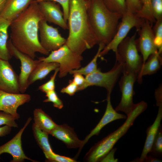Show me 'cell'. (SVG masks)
I'll use <instances>...</instances> for the list:
<instances>
[{
	"mask_svg": "<svg viewBox=\"0 0 162 162\" xmlns=\"http://www.w3.org/2000/svg\"><path fill=\"white\" fill-rule=\"evenodd\" d=\"M44 19L38 2L33 0L28 7L10 23V39L14 46L33 59L39 52L46 56L48 51L41 45L39 38V25Z\"/></svg>",
	"mask_w": 162,
	"mask_h": 162,
	"instance_id": "1",
	"label": "cell"
},
{
	"mask_svg": "<svg viewBox=\"0 0 162 162\" xmlns=\"http://www.w3.org/2000/svg\"><path fill=\"white\" fill-rule=\"evenodd\" d=\"M88 0L70 1L69 33L65 44L73 51L81 55L99 43L88 18Z\"/></svg>",
	"mask_w": 162,
	"mask_h": 162,
	"instance_id": "2",
	"label": "cell"
},
{
	"mask_svg": "<svg viewBox=\"0 0 162 162\" xmlns=\"http://www.w3.org/2000/svg\"><path fill=\"white\" fill-rule=\"evenodd\" d=\"M87 12L98 44L106 46L117 32L123 14L110 11L102 0H88Z\"/></svg>",
	"mask_w": 162,
	"mask_h": 162,
	"instance_id": "3",
	"label": "cell"
},
{
	"mask_svg": "<svg viewBox=\"0 0 162 162\" xmlns=\"http://www.w3.org/2000/svg\"><path fill=\"white\" fill-rule=\"evenodd\" d=\"M147 106V103L144 101L136 104L124 122L116 130L92 146L85 155L84 160L88 162L100 161L113 148L118 141L126 133L135 119L146 109Z\"/></svg>",
	"mask_w": 162,
	"mask_h": 162,
	"instance_id": "4",
	"label": "cell"
},
{
	"mask_svg": "<svg viewBox=\"0 0 162 162\" xmlns=\"http://www.w3.org/2000/svg\"><path fill=\"white\" fill-rule=\"evenodd\" d=\"M136 36L135 33L130 37H126L118 45L115 55L116 60L122 64V73H132L138 76L143 61L138 53Z\"/></svg>",
	"mask_w": 162,
	"mask_h": 162,
	"instance_id": "5",
	"label": "cell"
},
{
	"mask_svg": "<svg viewBox=\"0 0 162 162\" xmlns=\"http://www.w3.org/2000/svg\"><path fill=\"white\" fill-rule=\"evenodd\" d=\"M40 61L54 62L59 65V77L66 76L72 70L81 67V62L83 59L82 55L71 50L65 44L58 49L51 52L46 57L38 58Z\"/></svg>",
	"mask_w": 162,
	"mask_h": 162,
	"instance_id": "6",
	"label": "cell"
},
{
	"mask_svg": "<svg viewBox=\"0 0 162 162\" xmlns=\"http://www.w3.org/2000/svg\"><path fill=\"white\" fill-rule=\"evenodd\" d=\"M121 19L117 32L111 41L100 52L99 57L104 56L111 50L116 54L118 45L127 37L130 30L135 27L138 31L145 20L128 12L123 14Z\"/></svg>",
	"mask_w": 162,
	"mask_h": 162,
	"instance_id": "7",
	"label": "cell"
},
{
	"mask_svg": "<svg viewBox=\"0 0 162 162\" xmlns=\"http://www.w3.org/2000/svg\"><path fill=\"white\" fill-rule=\"evenodd\" d=\"M122 70L121 63L116 60L114 66L110 70L103 72L98 69L86 76V88L93 86L102 87L106 89L107 93L111 94Z\"/></svg>",
	"mask_w": 162,
	"mask_h": 162,
	"instance_id": "8",
	"label": "cell"
},
{
	"mask_svg": "<svg viewBox=\"0 0 162 162\" xmlns=\"http://www.w3.org/2000/svg\"><path fill=\"white\" fill-rule=\"evenodd\" d=\"M122 73L123 75L119 83L122 93L121 99L115 110L116 111L124 112L128 116L132 112L136 104L133 102V97L135 94L134 86L137 80V76L132 73Z\"/></svg>",
	"mask_w": 162,
	"mask_h": 162,
	"instance_id": "9",
	"label": "cell"
},
{
	"mask_svg": "<svg viewBox=\"0 0 162 162\" xmlns=\"http://www.w3.org/2000/svg\"><path fill=\"white\" fill-rule=\"evenodd\" d=\"M7 46L12 56L19 59L20 62V72L19 76L20 90V93H24L29 86V76L39 61L18 50L14 46L10 39L8 41Z\"/></svg>",
	"mask_w": 162,
	"mask_h": 162,
	"instance_id": "10",
	"label": "cell"
},
{
	"mask_svg": "<svg viewBox=\"0 0 162 162\" xmlns=\"http://www.w3.org/2000/svg\"><path fill=\"white\" fill-rule=\"evenodd\" d=\"M47 22L43 19L39 23V40L43 47L50 52L59 48L65 44L66 39L62 36L57 28Z\"/></svg>",
	"mask_w": 162,
	"mask_h": 162,
	"instance_id": "11",
	"label": "cell"
},
{
	"mask_svg": "<svg viewBox=\"0 0 162 162\" xmlns=\"http://www.w3.org/2000/svg\"><path fill=\"white\" fill-rule=\"evenodd\" d=\"M137 31L139 38L136 39V43L138 50L142 56L143 65L150 55L158 50L154 43L152 26L148 21L145 19Z\"/></svg>",
	"mask_w": 162,
	"mask_h": 162,
	"instance_id": "12",
	"label": "cell"
},
{
	"mask_svg": "<svg viewBox=\"0 0 162 162\" xmlns=\"http://www.w3.org/2000/svg\"><path fill=\"white\" fill-rule=\"evenodd\" d=\"M32 120L28 118L24 126L10 140L0 146V155L4 153L10 154L12 157V162H22L25 159L37 162L27 157L24 153L22 146V136L24 130Z\"/></svg>",
	"mask_w": 162,
	"mask_h": 162,
	"instance_id": "13",
	"label": "cell"
},
{
	"mask_svg": "<svg viewBox=\"0 0 162 162\" xmlns=\"http://www.w3.org/2000/svg\"><path fill=\"white\" fill-rule=\"evenodd\" d=\"M0 90L13 94L20 92L19 76L9 61L0 59Z\"/></svg>",
	"mask_w": 162,
	"mask_h": 162,
	"instance_id": "14",
	"label": "cell"
},
{
	"mask_svg": "<svg viewBox=\"0 0 162 162\" xmlns=\"http://www.w3.org/2000/svg\"><path fill=\"white\" fill-rule=\"evenodd\" d=\"M31 99L30 95L28 94H13L0 90V111L9 113L19 118L18 108L29 102Z\"/></svg>",
	"mask_w": 162,
	"mask_h": 162,
	"instance_id": "15",
	"label": "cell"
},
{
	"mask_svg": "<svg viewBox=\"0 0 162 162\" xmlns=\"http://www.w3.org/2000/svg\"><path fill=\"white\" fill-rule=\"evenodd\" d=\"M39 10L47 22L53 23L64 29H68V25L65 21L63 13L60 6L55 2L43 1L38 2Z\"/></svg>",
	"mask_w": 162,
	"mask_h": 162,
	"instance_id": "16",
	"label": "cell"
},
{
	"mask_svg": "<svg viewBox=\"0 0 162 162\" xmlns=\"http://www.w3.org/2000/svg\"><path fill=\"white\" fill-rule=\"evenodd\" d=\"M63 142L69 148H79L77 154L81 150L82 140L78 137L73 128L67 124H57L50 134Z\"/></svg>",
	"mask_w": 162,
	"mask_h": 162,
	"instance_id": "17",
	"label": "cell"
},
{
	"mask_svg": "<svg viewBox=\"0 0 162 162\" xmlns=\"http://www.w3.org/2000/svg\"><path fill=\"white\" fill-rule=\"evenodd\" d=\"M111 94L107 93L106 107L103 116L96 126L82 140V149L92 137L98 135L102 129L106 125L115 120L126 118V116L118 113L112 107L111 101Z\"/></svg>",
	"mask_w": 162,
	"mask_h": 162,
	"instance_id": "18",
	"label": "cell"
},
{
	"mask_svg": "<svg viewBox=\"0 0 162 162\" xmlns=\"http://www.w3.org/2000/svg\"><path fill=\"white\" fill-rule=\"evenodd\" d=\"M33 0H7L0 17L11 22L29 6Z\"/></svg>",
	"mask_w": 162,
	"mask_h": 162,
	"instance_id": "19",
	"label": "cell"
},
{
	"mask_svg": "<svg viewBox=\"0 0 162 162\" xmlns=\"http://www.w3.org/2000/svg\"><path fill=\"white\" fill-rule=\"evenodd\" d=\"M162 118V105L158 106V110L156 117L153 124L146 130L147 136L144 148L140 157L135 159L134 161L142 162L150 151L160 124Z\"/></svg>",
	"mask_w": 162,
	"mask_h": 162,
	"instance_id": "20",
	"label": "cell"
},
{
	"mask_svg": "<svg viewBox=\"0 0 162 162\" xmlns=\"http://www.w3.org/2000/svg\"><path fill=\"white\" fill-rule=\"evenodd\" d=\"M161 53L158 51L150 55L142 65L138 75L137 81L139 83L142 81V77L156 73L160 68L162 60Z\"/></svg>",
	"mask_w": 162,
	"mask_h": 162,
	"instance_id": "21",
	"label": "cell"
},
{
	"mask_svg": "<svg viewBox=\"0 0 162 162\" xmlns=\"http://www.w3.org/2000/svg\"><path fill=\"white\" fill-rule=\"evenodd\" d=\"M39 61L29 76V86L37 80L45 78L50 72L55 70L59 67V64L56 62Z\"/></svg>",
	"mask_w": 162,
	"mask_h": 162,
	"instance_id": "22",
	"label": "cell"
},
{
	"mask_svg": "<svg viewBox=\"0 0 162 162\" xmlns=\"http://www.w3.org/2000/svg\"><path fill=\"white\" fill-rule=\"evenodd\" d=\"M34 123L40 129L49 134L56 126L52 118L41 108H36L33 111Z\"/></svg>",
	"mask_w": 162,
	"mask_h": 162,
	"instance_id": "23",
	"label": "cell"
},
{
	"mask_svg": "<svg viewBox=\"0 0 162 162\" xmlns=\"http://www.w3.org/2000/svg\"><path fill=\"white\" fill-rule=\"evenodd\" d=\"M11 22L0 17V59L9 61L12 56L7 46L8 29Z\"/></svg>",
	"mask_w": 162,
	"mask_h": 162,
	"instance_id": "24",
	"label": "cell"
},
{
	"mask_svg": "<svg viewBox=\"0 0 162 162\" xmlns=\"http://www.w3.org/2000/svg\"><path fill=\"white\" fill-rule=\"evenodd\" d=\"M32 130L35 139L45 155L53 152L49 142V134L41 130L34 123L32 126Z\"/></svg>",
	"mask_w": 162,
	"mask_h": 162,
	"instance_id": "25",
	"label": "cell"
},
{
	"mask_svg": "<svg viewBox=\"0 0 162 162\" xmlns=\"http://www.w3.org/2000/svg\"><path fill=\"white\" fill-rule=\"evenodd\" d=\"M98 51L91 62L85 66L72 70L69 73L71 74L74 73H79L86 76L91 74L98 69V68L97 61L100 52L105 46L104 44H100Z\"/></svg>",
	"mask_w": 162,
	"mask_h": 162,
	"instance_id": "26",
	"label": "cell"
},
{
	"mask_svg": "<svg viewBox=\"0 0 162 162\" xmlns=\"http://www.w3.org/2000/svg\"><path fill=\"white\" fill-rule=\"evenodd\" d=\"M139 0L141 5V8L136 15L140 18L148 21L152 26L156 20L153 17L152 10V0Z\"/></svg>",
	"mask_w": 162,
	"mask_h": 162,
	"instance_id": "27",
	"label": "cell"
},
{
	"mask_svg": "<svg viewBox=\"0 0 162 162\" xmlns=\"http://www.w3.org/2000/svg\"><path fill=\"white\" fill-rule=\"evenodd\" d=\"M107 8L111 12L123 14L127 11L126 0H102Z\"/></svg>",
	"mask_w": 162,
	"mask_h": 162,
	"instance_id": "28",
	"label": "cell"
},
{
	"mask_svg": "<svg viewBox=\"0 0 162 162\" xmlns=\"http://www.w3.org/2000/svg\"><path fill=\"white\" fill-rule=\"evenodd\" d=\"M152 28L154 35V43L158 51L162 52V19L156 20Z\"/></svg>",
	"mask_w": 162,
	"mask_h": 162,
	"instance_id": "29",
	"label": "cell"
},
{
	"mask_svg": "<svg viewBox=\"0 0 162 162\" xmlns=\"http://www.w3.org/2000/svg\"><path fill=\"white\" fill-rule=\"evenodd\" d=\"M162 153V129L161 125L160 126L154 142L151 149L148 153L156 157L160 156Z\"/></svg>",
	"mask_w": 162,
	"mask_h": 162,
	"instance_id": "30",
	"label": "cell"
},
{
	"mask_svg": "<svg viewBox=\"0 0 162 162\" xmlns=\"http://www.w3.org/2000/svg\"><path fill=\"white\" fill-rule=\"evenodd\" d=\"M18 118L11 114L0 111V126L5 125L11 128H18V125L15 120Z\"/></svg>",
	"mask_w": 162,
	"mask_h": 162,
	"instance_id": "31",
	"label": "cell"
},
{
	"mask_svg": "<svg viewBox=\"0 0 162 162\" xmlns=\"http://www.w3.org/2000/svg\"><path fill=\"white\" fill-rule=\"evenodd\" d=\"M47 98L44 100V102H51L55 107L62 109L63 107L62 101L59 98L55 90L47 92L46 93Z\"/></svg>",
	"mask_w": 162,
	"mask_h": 162,
	"instance_id": "32",
	"label": "cell"
},
{
	"mask_svg": "<svg viewBox=\"0 0 162 162\" xmlns=\"http://www.w3.org/2000/svg\"><path fill=\"white\" fill-rule=\"evenodd\" d=\"M59 72L58 68L55 70V72L51 76L50 79L46 82L40 85L38 87V89L41 92L46 93L50 91L55 90V79Z\"/></svg>",
	"mask_w": 162,
	"mask_h": 162,
	"instance_id": "33",
	"label": "cell"
},
{
	"mask_svg": "<svg viewBox=\"0 0 162 162\" xmlns=\"http://www.w3.org/2000/svg\"><path fill=\"white\" fill-rule=\"evenodd\" d=\"M151 9L156 20L162 19V0H152Z\"/></svg>",
	"mask_w": 162,
	"mask_h": 162,
	"instance_id": "34",
	"label": "cell"
},
{
	"mask_svg": "<svg viewBox=\"0 0 162 162\" xmlns=\"http://www.w3.org/2000/svg\"><path fill=\"white\" fill-rule=\"evenodd\" d=\"M47 160L51 162H75L74 159L69 157L58 155L54 152L45 155Z\"/></svg>",
	"mask_w": 162,
	"mask_h": 162,
	"instance_id": "35",
	"label": "cell"
},
{
	"mask_svg": "<svg viewBox=\"0 0 162 162\" xmlns=\"http://www.w3.org/2000/svg\"><path fill=\"white\" fill-rule=\"evenodd\" d=\"M127 11L136 14L141 8L139 0H126Z\"/></svg>",
	"mask_w": 162,
	"mask_h": 162,
	"instance_id": "36",
	"label": "cell"
},
{
	"mask_svg": "<svg viewBox=\"0 0 162 162\" xmlns=\"http://www.w3.org/2000/svg\"><path fill=\"white\" fill-rule=\"evenodd\" d=\"M46 0L57 2L61 5L63 9L64 19L65 22L67 23L69 14L70 0H35L38 2Z\"/></svg>",
	"mask_w": 162,
	"mask_h": 162,
	"instance_id": "37",
	"label": "cell"
},
{
	"mask_svg": "<svg viewBox=\"0 0 162 162\" xmlns=\"http://www.w3.org/2000/svg\"><path fill=\"white\" fill-rule=\"evenodd\" d=\"M73 78L72 80L78 87V91H81L86 88V79L83 75L79 73L73 74Z\"/></svg>",
	"mask_w": 162,
	"mask_h": 162,
	"instance_id": "38",
	"label": "cell"
},
{
	"mask_svg": "<svg viewBox=\"0 0 162 162\" xmlns=\"http://www.w3.org/2000/svg\"><path fill=\"white\" fill-rule=\"evenodd\" d=\"M79 91L77 86L72 80H70L68 84L62 88L60 92L65 93L70 96H73L77 92Z\"/></svg>",
	"mask_w": 162,
	"mask_h": 162,
	"instance_id": "39",
	"label": "cell"
},
{
	"mask_svg": "<svg viewBox=\"0 0 162 162\" xmlns=\"http://www.w3.org/2000/svg\"><path fill=\"white\" fill-rule=\"evenodd\" d=\"M116 148H112L101 160L100 162H117L118 159H115L114 155Z\"/></svg>",
	"mask_w": 162,
	"mask_h": 162,
	"instance_id": "40",
	"label": "cell"
},
{
	"mask_svg": "<svg viewBox=\"0 0 162 162\" xmlns=\"http://www.w3.org/2000/svg\"><path fill=\"white\" fill-rule=\"evenodd\" d=\"M160 85L155 91V96L156 102V105L159 106L162 105V88Z\"/></svg>",
	"mask_w": 162,
	"mask_h": 162,
	"instance_id": "41",
	"label": "cell"
},
{
	"mask_svg": "<svg viewBox=\"0 0 162 162\" xmlns=\"http://www.w3.org/2000/svg\"><path fill=\"white\" fill-rule=\"evenodd\" d=\"M11 129V127L6 125L0 127V137L4 136L9 134Z\"/></svg>",
	"mask_w": 162,
	"mask_h": 162,
	"instance_id": "42",
	"label": "cell"
},
{
	"mask_svg": "<svg viewBox=\"0 0 162 162\" xmlns=\"http://www.w3.org/2000/svg\"><path fill=\"white\" fill-rule=\"evenodd\" d=\"M160 162L161 160L156 157L153 156L151 155H148L146 156L143 162Z\"/></svg>",
	"mask_w": 162,
	"mask_h": 162,
	"instance_id": "43",
	"label": "cell"
},
{
	"mask_svg": "<svg viewBox=\"0 0 162 162\" xmlns=\"http://www.w3.org/2000/svg\"><path fill=\"white\" fill-rule=\"evenodd\" d=\"M7 0H0V12L3 8Z\"/></svg>",
	"mask_w": 162,
	"mask_h": 162,
	"instance_id": "44",
	"label": "cell"
}]
</instances>
